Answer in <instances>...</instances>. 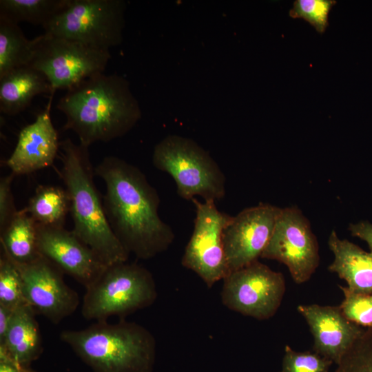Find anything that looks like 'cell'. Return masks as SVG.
<instances>
[{
	"label": "cell",
	"instance_id": "cell-26",
	"mask_svg": "<svg viewBox=\"0 0 372 372\" xmlns=\"http://www.w3.org/2000/svg\"><path fill=\"white\" fill-rule=\"evenodd\" d=\"M335 3L334 0H296L289 14L293 19H304L322 34L329 25V14Z\"/></svg>",
	"mask_w": 372,
	"mask_h": 372
},
{
	"label": "cell",
	"instance_id": "cell-29",
	"mask_svg": "<svg viewBox=\"0 0 372 372\" xmlns=\"http://www.w3.org/2000/svg\"><path fill=\"white\" fill-rule=\"evenodd\" d=\"M14 177V175L10 173L0 179V232L10 224L18 211L11 189Z\"/></svg>",
	"mask_w": 372,
	"mask_h": 372
},
{
	"label": "cell",
	"instance_id": "cell-27",
	"mask_svg": "<svg viewBox=\"0 0 372 372\" xmlns=\"http://www.w3.org/2000/svg\"><path fill=\"white\" fill-rule=\"evenodd\" d=\"M339 287L344 297L339 307L345 317L360 327L372 328V294L356 293L347 287Z\"/></svg>",
	"mask_w": 372,
	"mask_h": 372
},
{
	"label": "cell",
	"instance_id": "cell-30",
	"mask_svg": "<svg viewBox=\"0 0 372 372\" xmlns=\"http://www.w3.org/2000/svg\"><path fill=\"white\" fill-rule=\"evenodd\" d=\"M351 235L364 240L372 252V224L368 221H361L350 224L349 227Z\"/></svg>",
	"mask_w": 372,
	"mask_h": 372
},
{
	"label": "cell",
	"instance_id": "cell-10",
	"mask_svg": "<svg viewBox=\"0 0 372 372\" xmlns=\"http://www.w3.org/2000/svg\"><path fill=\"white\" fill-rule=\"evenodd\" d=\"M196 208L194 227L185 249L182 265L211 287L229 273L223 236L233 216L220 211L214 200L192 199Z\"/></svg>",
	"mask_w": 372,
	"mask_h": 372
},
{
	"label": "cell",
	"instance_id": "cell-2",
	"mask_svg": "<svg viewBox=\"0 0 372 372\" xmlns=\"http://www.w3.org/2000/svg\"><path fill=\"white\" fill-rule=\"evenodd\" d=\"M56 109L65 115L63 129L73 131L88 147L125 135L141 118L129 82L116 74L102 72L85 79L66 91Z\"/></svg>",
	"mask_w": 372,
	"mask_h": 372
},
{
	"label": "cell",
	"instance_id": "cell-12",
	"mask_svg": "<svg viewBox=\"0 0 372 372\" xmlns=\"http://www.w3.org/2000/svg\"><path fill=\"white\" fill-rule=\"evenodd\" d=\"M13 263L21 276L25 302L36 314L58 324L74 313L79 295L65 282L63 272L56 265L43 256L27 264Z\"/></svg>",
	"mask_w": 372,
	"mask_h": 372
},
{
	"label": "cell",
	"instance_id": "cell-32",
	"mask_svg": "<svg viewBox=\"0 0 372 372\" xmlns=\"http://www.w3.org/2000/svg\"><path fill=\"white\" fill-rule=\"evenodd\" d=\"M0 372H34L30 366L17 362H0Z\"/></svg>",
	"mask_w": 372,
	"mask_h": 372
},
{
	"label": "cell",
	"instance_id": "cell-7",
	"mask_svg": "<svg viewBox=\"0 0 372 372\" xmlns=\"http://www.w3.org/2000/svg\"><path fill=\"white\" fill-rule=\"evenodd\" d=\"M126 7L124 0H65L44 34L110 51L122 43Z\"/></svg>",
	"mask_w": 372,
	"mask_h": 372
},
{
	"label": "cell",
	"instance_id": "cell-23",
	"mask_svg": "<svg viewBox=\"0 0 372 372\" xmlns=\"http://www.w3.org/2000/svg\"><path fill=\"white\" fill-rule=\"evenodd\" d=\"M65 0H1L0 17L19 24L27 22L43 28Z\"/></svg>",
	"mask_w": 372,
	"mask_h": 372
},
{
	"label": "cell",
	"instance_id": "cell-15",
	"mask_svg": "<svg viewBox=\"0 0 372 372\" xmlns=\"http://www.w3.org/2000/svg\"><path fill=\"white\" fill-rule=\"evenodd\" d=\"M297 309L309 327L314 352L336 365L364 331L347 319L339 306L300 304Z\"/></svg>",
	"mask_w": 372,
	"mask_h": 372
},
{
	"label": "cell",
	"instance_id": "cell-3",
	"mask_svg": "<svg viewBox=\"0 0 372 372\" xmlns=\"http://www.w3.org/2000/svg\"><path fill=\"white\" fill-rule=\"evenodd\" d=\"M60 149V175L69 197L72 231L105 265L127 262L130 254L114 233L95 185L88 147L68 138Z\"/></svg>",
	"mask_w": 372,
	"mask_h": 372
},
{
	"label": "cell",
	"instance_id": "cell-25",
	"mask_svg": "<svg viewBox=\"0 0 372 372\" xmlns=\"http://www.w3.org/2000/svg\"><path fill=\"white\" fill-rule=\"evenodd\" d=\"M334 372H372V328L364 330Z\"/></svg>",
	"mask_w": 372,
	"mask_h": 372
},
{
	"label": "cell",
	"instance_id": "cell-4",
	"mask_svg": "<svg viewBox=\"0 0 372 372\" xmlns=\"http://www.w3.org/2000/svg\"><path fill=\"white\" fill-rule=\"evenodd\" d=\"M94 372H152L156 340L145 327L121 319L96 321L82 329L59 335Z\"/></svg>",
	"mask_w": 372,
	"mask_h": 372
},
{
	"label": "cell",
	"instance_id": "cell-11",
	"mask_svg": "<svg viewBox=\"0 0 372 372\" xmlns=\"http://www.w3.org/2000/svg\"><path fill=\"white\" fill-rule=\"evenodd\" d=\"M261 258L284 264L297 284L309 280L319 265V246L309 220L296 207L281 208Z\"/></svg>",
	"mask_w": 372,
	"mask_h": 372
},
{
	"label": "cell",
	"instance_id": "cell-24",
	"mask_svg": "<svg viewBox=\"0 0 372 372\" xmlns=\"http://www.w3.org/2000/svg\"><path fill=\"white\" fill-rule=\"evenodd\" d=\"M27 304L21 274L9 257L1 251L0 257V305L15 310Z\"/></svg>",
	"mask_w": 372,
	"mask_h": 372
},
{
	"label": "cell",
	"instance_id": "cell-8",
	"mask_svg": "<svg viewBox=\"0 0 372 372\" xmlns=\"http://www.w3.org/2000/svg\"><path fill=\"white\" fill-rule=\"evenodd\" d=\"M32 67L48 79L53 92L69 90L85 79L104 72L110 51L43 34L33 39Z\"/></svg>",
	"mask_w": 372,
	"mask_h": 372
},
{
	"label": "cell",
	"instance_id": "cell-1",
	"mask_svg": "<svg viewBox=\"0 0 372 372\" xmlns=\"http://www.w3.org/2000/svg\"><path fill=\"white\" fill-rule=\"evenodd\" d=\"M105 184L103 205L110 225L129 254L147 260L165 251L175 234L158 214L156 189L136 166L105 156L94 168Z\"/></svg>",
	"mask_w": 372,
	"mask_h": 372
},
{
	"label": "cell",
	"instance_id": "cell-22",
	"mask_svg": "<svg viewBox=\"0 0 372 372\" xmlns=\"http://www.w3.org/2000/svg\"><path fill=\"white\" fill-rule=\"evenodd\" d=\"M33 48V39L25 37L19 24L0 17V77L29 65Z\"/></svg>",
	"mask_w": 372,
	"mask_h": 372
},
{
	"label": "cell",
	"instance_id": "cell-17",
	"mask_svg": "<svg viewBox=\"0 0 372 372\" xmlns=\"http://www.w3.org/2000/svg\"><path fill=\"white\" fill-rule=\"evenodd\" d=\"M333 254V260L329 266L347 283L350 290L363 294H372V252H366L346 239H340L332 231L328 240Z\"/></svg>",
	"mask_w": 372,
	"mask_h": 372
},
{
	"label": "cell",
	"instance_id": "cell-19",
	"mask_svg": "<svg viewBox=\"0 0 372 372\" xmlns=\"http://www.w3.org/2000/svg\"><path fill=\"white\" fill-rule=\"evenodd\" d=\"M35 312L25 304L14 311L3 342L14 360L30 366L43 352V340Z\"/></svg>",
	"mask_w": 372,
	"mask_h": 372
},
{
	"label": "cell",
	"instance_id": "cell-14",
	"mask_svg": "<svg viewBox=\"0 0 372 372\" xmlns=\"http://www.w3.org/2000/svg\"><path fill=\"white\" fill-rule=\"evenodd\" d=\"M39 253L85 288L108 266L72 231L37 223Z\"/></svg>",
	"mask_w": 372,
	"mask_h": 372
},
{
	"label": "cell",
	"instance_id": "cell-5",
	"mask_svg": "<svg viewBox=\"0 0 372 372\" xmlns=\"http://www.w3.org/2000/svg\"><path fill=\"white\" fill-rule=\"evenodd\" d=\"M158 292L152 273L136 263L108 265L85 287L81 313L87 320L103 321L112 316L123 318L150 307Z\"/></svg>",
	"mask_w": 372,
	"mask_h": 372
},
{
	"label": "cell",
	"instance_id": "cell-31",
	"mask_svg": "<svg viewBox=\"0 0 372 372\" xmlns=\"http://www.w3.org/2000/svg\"><path fill=\"white\" fill-rule=\"evenodd\" d=\"M13 309L0 305V342H3L14 313Z\"/></svg>",
	"mask_w": 372,
	"mask_h": 372
},
{
	"label": "cell",
	"instance_id": "cell-20",
	"mask_svg": "<svg viewBox=\"0 0 372 372\" xmlns=\"http://www.w3.org/2000/svg\"><path fill=\"white\" fill-rule=\"evenodd\" d=\"M1 249L14 262L27 264L41 255L37 244V226L34 220L22 209L0 232Z\"/></svg>",
	"mask_w": 372,
	"mask_h": 372
},
{
	"label": "cell",
	"instance_id": "cell-21",
	"mask_svg": "<svg viewBox=\"0 0 372 372\" xmlns=\"http://www.w3.org/2000/svg\"><path fill=\"white\" fill-rule=\"evenodd\" d=\"M24 210L39 225L64 227L70 211L65 189L52 185L39 186Z\"/></svg>",
	"mask_w": 372,
	"mask_h": 372
},
{
	"label": "cell",
	"instance_id": "cell-18",
	"mask_svg": "<svg viewBox=\"0 0 372 372\" xmlns=\"http://www.w3.org/2000/svg\"><path fill=\"white\" fill-rule=\"evenodd\" d=\"M53 90L45 76L30 65L14 69L0 77V111L14 116L24 111L39 94Z\"/></svg>",
	"mask_w": 372,
	"mask_h": 372
},
{
	"label": "cell",
	"instance_id": "cell-13",
	"mask_svg": "<svg viewBox=\"0 0 372 372\" xmlns=\"http://www.w3.org/2000/svg\"><path fill=\"white\" fill-rule=\"evenodd\" d=\"M280 207L268 203L245 208L226 227L223 247L229 273L258 260L273 231Z\"/></svg>",
	"mask_w": 372,
	"mask_h": 372
},
{
	"label": "cell",
	"instance_id": "cell-16",
	"mask_svg": "<svg viewBox=\"0 0 372 372\" xmlns=\"http://www.w3.org/2000/svg\"><path fill=\"white\" fill-rule=\"evenodd\" d=\"M61 142L50 116V104L19 133L16 146L6 162L11 173L26 175L51 166Z\"/></svg>",
	"mask_w": 372,
	"mask_h": 372
},
{
	"label": "cell",
	"instance_id": "cell-9",
	"mask_svg": "<svg viewBox=\"0 0 372 372\" xmlns=\"http://www.w3.org/2000/svg\"><path fill=\"white\" fill-rule=\"evenodd\" d=\"M285 289L282 273L258 260L223 279L221 301L230 310L257 320H267L280 307Z\"/></svg>",
	"mask_w": 372,
	"mask_h": 372
},
{
	"label": "cell",
	"instance_id": "cell-28",
	"mask_svg": "<svg viewBox=\"0 0 372 372\" xmlns=\"http://www.w3.org/2000/svg\"><path fill=\"white\" fill-rule=\"evenodd\" d=\"M332 364L316 352L296 351L286 345L281 372H328Z\"/></svg>",
	"mask_w": 372,
	"mask_h": 372
},
{
	"label": "cell",
	"instance_id": "cell-6",
	"mask_svg": "<svg viewBox=\"0 0 372 372\" xmlns=\"http://www.w3.org/2000/svg\"><path fill=\"white\" fill-rule=\"evenodd\" d=\"M152 163L173 178L184 199L198 196L215 201L225 196L224 173L209 152L191 138L167 136L154 147Z\"/></svg>",
	"mask_w": 372,
	"mask_h": 372
}]
</instances>
